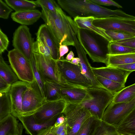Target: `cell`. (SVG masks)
<instances>
[{"mask_svg":"<svg viewBox=\"0 0 135 135\" xmlns=\"http://www.w3.org/2000/svg\"><path fill=\"white\" fill-rule=\"evenodd\" d=\"M68 84L59 83L52 80L45 81L44 97L45 101H54L62 99L60 95L61 89Z\"/></svg>","mask_w":135,"mask_h":135,"instance_id":"cell-23","label":"cell"},{"mask_svg":"<svg viewBox=\"0 0 135 135\" xmlns=\"http://www.w3.org/2000/svg\"><path fill=\"white\" fill-rule=\"evenodd\" d=\"M29 84V87L25 91L23 96L22 117L33 115L45 101L35 79H34L32 83Z\"/></svg>","mask_w":135,"mask_h":135,"instance_id":"cell-8","label":"cell"},{"mask_svg":"<svg viewBox=\"0 0 135 135\" xmlns=\"http://www.w3.org/2000/svg\"><path fill=\"white\" fill-rule=\"evenodd\" d=\"M66 104L65 101L62 99L45 101L33 115L37 123H45L62 113Z\"/></svg>","mask_w":135,"mask_h":135,"instance_id":"cell-13","label":"cell"},{"mask_svg":"<svg viewBox=\"0 0 135 135\" xmlns=\"http://www.w3.org/2000/svg\"><path fill=\"white\" fill-rule=\"evenodd\" d=\"M36 39L43 40L50 50L52 59L57 61L59 60L60 45L53 33L45 24L41 25L36 33Z\"/></svg>","mask_w":135,"mask_h":135,"instance_id":"cell-17","label":"cell"},{"mask_svg":"<svg viewBox=\"0 0 135 135\" xmlns=\"http://www.w3.org/2000/svg\"><path fill=\"white\" fill-rule=\"evenodd\" d=\"M6 4L15 12L35 9L40 7L35 1L26 0H5Z\"/></svg>","mask_w":135,"mask_h":135,"instance_id":"cell-28","label":"cell"},{"mask_svg":"<svg viewBox=\"0 0 135 135\" xmlns=\"http://www.w3.org/2000/svg\"><path fill=\"white\" fill-rule=\"evenodd\" d=\"M60 7L74 18L76 17L95 18L117 17L134 20V16L117 9L112 10L97 5L90 0H57Z\"/></svg>","mask_w":135,"mask_h":135,"instance_id":"cell-2","label":"cell"},{"mask_svg":"<svg viewBox=\"0 0 135 135\" xmlns=\"http://www.w3.org/2000/svg\"><path fill=\"white\" fill-rule=\"evenodd\" d=\"M61 114L43 123H37L33 115L25 117H21L18 119L22 124L26 133L30 135H36L42 130L53 126L58 117Z\"/></svg>","mask_w":135,"mask_h":135,"instance_id":"cell-19","label":"cell"},{"mask_svg":"<svg viewBox=\"0 0 135 135\" xmlns=\"http://www.w3.org/2000/svg\"><path fill=\"white\" fill-rule=\"evenodd\" d=\"M95 75L99 76L125 85L127 78L132 72L119 68L111 67L95 68L92 67Z\"/></svg>","mask_w":135,"mask_h":135,"instance_id":"cell-16","label":"cell"},{"mask_svg":"<svg viewBox=\"0 0 135 135\" xmlns=\"http://www.w3.org/2000/svg\"><path fill=\"white\" fill-rule=\"evenodd\" d=\"M91 98L81 104L92 116L102 120L105 110L112 102L114 95L104 88L92 86L87 89Z\"/></svg>","mask_w":135,"mask_h":135,"instance_id":"cell-3","label":"cell"},{"mask_svg":"<svg viewBox=\"0 0 135 135\" xmlns=\"http://www.w3.org/2000/svg\"><path fill=\"white\" fill-rule=\"evenodd\" d=\"M94 135H119L115 127L102 120Z\"/></svg>","mask_w":135,"mask_h":135,"instance_id":"cell-33","label":"cell"},{"mask_svg":"<svg viewBox=\"0 0 135 135\" xmlns=\"http://www.w3.org/2000/svg\"><path fill=\"white\" fill-rule=\"evenodd\" d=\"M33 38L26 26L22 25L13 34L12 44L15 49L23 54L30 61L33 56Z\"/></svg>","mask_w":135,"mask_h":135,"instance_id":"cell-11","label":"cell"},{"mask_svg":"<svg viewBox=\"0 0 135 135\" xmlns=\"http://www.w3.org/2000/svg\"><path fill=\"white\" fill-rule=\"evenodd\" d=\"M135 106V98L126 103L112 102L105 110L102 120L116 128L130 113Z\"/></svg>","mask_w":135,"mask_h":135,"instance_id":"cell-9","label":"cell"},{"mask_svg":"<svg viewBox=\"0 0 135 135\" xmlns=\"http://www.w3.org/2000/svg\"><path fill=\"white\" fill-rule=\"evenodd\" d=\"M93 25L104 31H119L135 36V20L117 17L95 18Z\"/></svg>","mask_w":135,"mask_h":135,"instance_id":"cell-10","label":"cell"},{"mask_svg":"<svg viewBox=\"0 0 135 135\" xmlns=\"http://www.w3.org/2000/svg\"><path fill=\"white\" fill-rule=\"evenodd\" d=\"M60 95L67 104H81L91 98L87 89L69 84L61 89Z\"/></svg>","mask_w":135,"mask_h":135,"instance_id":"cell-15","label":"cell"},{"mask_svg":"<svg viewBox=\"0 0 135 135\" xmlns=\"http://www.w3.org/2000/svg\"><path fill=\"white\" fill-rule=\"evenodd\" d=\"M67 127V124L66 121L62 124L55 127L52 126V127L51 131L54 135H60V134Z\"/></svg>","mask_w":135,"mask_h":135,"instance_id":"cell-42","label":"cell"},{"mask_svg":"<svg viewBox=\"0 0 135 135\" xmlns=\"http://www.w3.org/2000/svg\"><path fill=\"white\" fill-rule=\"evenodd\" d=\"M111 38L112 41L115 42L134 36L127 33L119 31H105Z\"/></svg>","mask_w":135,"mask_h":135,"instance_id":"cell-36","label":"cell"},{"mask_svg":"<svg viewBox=\"0 0 135 135\" xmlns=\"http://www.w3.org/2000/svg\"><path fill=\"white\" fill-rule=\"evenodd\" d=\"M23 126L10 114L0 121V135H22Z\"/></svg>","mask_w":135,"mask_h":135,"instance_id":"cell-20","label":"cell"},{"mask_svg":"<svg viewBox=\"0 0 135 135\" xmlns=\"http://www.w3.org/2000/svg\"><path fill=\"white\" fill-rule=\"evenodd\" d=\"M65 121V116L62 113L58 117L54 126L55 127L59 126L64 123Z\"/></svg>","mask_w":135,"mask_h":135,"instance_id":"cell-46","label":"cell"},{"mask_svg":"<svg viewBox=\"0 0 135 135\" xmlns=\"http://www.w3.org/2000/svg\"><path fill=\"white\" fill-rule=\"evenodd\" d=\"M95 18L93 17H76L74 18V20L78 28L92 32L108 42L112 41L111 38L104 30L93 25V22Z\"/></svg>","mask_w":135,"mask_h":135,"instance_id":"cell-22","label":"cell"},{"mask_svg":"<svg viewBox=\"0 0 135 135\" xmlns=\"http://www.w3.org/2000/svg\"><path fill=\"white\" fill-rule=\"evenodd\" d=\"M11 85L0 77V93L8 92Z\"/></svg>","mask_w":135,"mask_h":135,"instance_id":"cell-43","label":"cell"},{"mask_svg":"<svg viewBox=\"0 0 135 135\" xmlns=\"http://www.w3.org/2000/svg\"><path fill=\"white\" fill-rule=\"evenodd\" d=\"M7 56L11 67L19 79L29 83H32L34 78L32 69L26 57L15 49L9 51Z\"/></svg>","mask_w":135,"mask_h":135,"instance_id":"cell-7","label":"cell"},{"mask_svg":"<svg viewBox=\"0 0 135 135\" xmlns=\"http://www.w3.org/2000/svg\"><path fill=\"white\" fill-rule=\"evenodd\" d=\"M17 135V134H15V135Z\"/></svg>","mask_w":135,"mask_h":135,"instance_id":"cell-50","label":"cell"},{"mask_svg":"<svg viewBox=\"0 0 135 135\" xmlns=\"http://www.w3.org/2000/svg\"><path fill=\"white\" fill-rule=\"evenodd\" d=\"M69 51V49L67 46L63 45H60L59 48V60L63 58V56L67 53Z\"/></svg>","mask_w":135,"mask_h":135,"instance_id":"cell-45","label":"cell"},{"mask_svg":"<svg viewBox=\"0 0 135 135\" xmlns=\"http://www.w3.org/2000/svg\"><path fill=\"white\" fill-rule=\"evenodd\" d=\"M113 42L119 45L135 49V36Z\"/></svg>","mask_w":135,"mask_h":135,"instance_id":"cell-40","label":"cell"},{"mask_svg":"<svg viewBox=\"0 0 135 135\" xmlns=\"http://www.w3.org/2000/svg\"><path fill=\"white\" fill-rule=\"evenodd\" d=\"M41 17L51 30L60 45L75 46L74 35L78 28L71 17L67 15L60 8L52 12L42 7Z\"/></svg>","mask_w":135,"mask_h":135,"instance_id":"cell-1","label":"cell"},{"mask_svg":"<svg viewBox=\"0 0 135 135\" xmlns=\"http://www.w3.org/2000/svg\"><path fill=\"white\" fill-rule=\"evenodd\" d=\"M42 16L41 12L34 9L15 12L11 17L14 21L24 25H30L36 22Z\"/></svg>","mask_w":135,"mask_h":135,"instance_id":"cell-21","label":"cell"},{"mask_svg":"<svg viewBox=\"0 0 135 135\" xmlns=\"http://www.w3.org/2000/svg\"><path fill=\"white\" fill-rule=\"evenodd\" d=\"M116 128L119 135H135V106L132 111Z\"/></svg>","mask_w":135,"mask_h":135,"instance_id":"cell-24","label":"cell"},{"mask_svg":"<svg viewBox=\"0 0 135 135\" xmlns=\"http://www.w3.org/2000/svg\"><path fill=\"white\" fill-rule=\"evenodd\" d=\"M93 3L99 5L113 6L119 8L122 7L116 2L112 0H90Z\"/></svg>","mask_w":135,"mask_h":135,"instance_id":"cell-41","label":"cell"},{"mask_svg":"<svg viewBox=\"0 0 135 135\" xmlns=\"http://www.w3.org/2000/svg\"><path fill=\"white\" fill-rule=\"evenodd\" d=\"M76 36L79 43L93 62L103 63L107 66L108 52L103 49L87 30L78 28Z\"/></svg>","mask_w":135,"mask_h":135,"instance_id":"cell-5","label":"cell"},{"mask_svg":"<svg viewBox=\"0 0 135 135\" xmlns=\"http://www.w3.org/2000/svg\"><path fill=\"white\" fill-rule=\"evenodd\" d=\"M70 62L74 64L77 65H80V60L79 57H74Z\"/></svg>","mask_w":135,"mask_h":135,"instance_id":"cell-49","label":"cell"},{"mask_svg":"<svg viewBox=\"0 0 135 135\" xmlns=\"http://www.w3.org/2000/svg\"><path fill=\"white\" fill-rule=\"evenodd\" d=\"M29 85L27 82L18 81L11 85L9 91L11 103V114L17 118L22 116L23 96Z\"/></svg>","mask_w":135,"mask_h":135,"instance_id":"cell-14","label":"cell"},{"mask_svg":"<svg viewBox=\"0 0 135 135\" xmlns=\"http://www.w3.org/2000/svg\"><path fill=\"white\" fill-rule=\"evenodd\" d=\"M75 46L78 57L80 60V65L82 73L92 83L93 86L102 87L97 80L91 66L86 56V53L79 43L76 35H74ZM103 88V87H102Z\"/></svg>","mask_w":135,"mask_h":135,"instance_id":"cell-18","label":"cell"},{"mask_svg":"<svg viewBox=\"0 0 135 135\" xmlns=\"http://www.w3.org/2000/svg\"><path fill=\"white\" fill-rule=\"evenodd\" d=\"M11 109L9 92L0 93V121L11 114Z\"/></svg>","mask_w":135,"mask_h":135,"instance_id":"cell-31","label":"cell"},{"mask_svg":"<svg viewBox=\"0 0 135 135\" xmlns=\"http://www.w3.org/2000/svg\"><path fill=\"white\" fill-rule=\"evenodd\" d=\"M63 113L66 118L67 135H76L83 123L92 116L81 104L66 103Z\"/></svg>","mask_w":135,"mask_h":135,"instance_id":"cell-6","label":"cell"},{"mask_svg":"<svg viewBox=\"0 0 135 135\" xmlns=\"http://www.w3.org/2000/svg\"><path fill=\"white\" fill-rule=\"evenodd\" d=\"M101 120L91 116L83 123L76 135H94Z\"/></svg>","mask_w":135,"mask_h":135,"instance_id":"cell-25","label":"cell"},{"mask_svg":"<svg viewBox=\"0 0 135 135\" xmlns=\"http://www.w3.org/2000/svg\"><path fill=\"white\" fill-rule=\"evenodd\" d=\"M0 77L11 85L19 79L11 68L4 61L2 54H0Z\"/></svg>","mask_w":135,"mask_h":135,"instance_id":"cell-26","label":"cell"},{"mask_svg":"<svg viewBox=\"0 0 135 135\" xmlns=\"http://www.w3.org/2000/svg\"><path fill=\"white\" fill-rule=\"evenodd\" d=\"M95 77L97 80L102 87L114 96L125 87V85L102 76H96Z\"/></svg>","mask_w":135,"mask_h":135,"instance_id":"cell-30","label":"cell"},{"mask_svg":"<svg viewBox=\"0 0 135 135\" xmlns=\"http://www.w3.org/2000/svg\"><path fill=\"white\" fill-rule=\"evenodd\" d=\"M135 98V83L125 87L114 96V103L129 102Z\"/></svg>","mask_w":135,"mask_h":135,"instance_id":"cell-29","label":"cell"},{"mask_svg":"<svg viewBox=\"0 0 135 135\" xmlns=\"http://www.w3.org/2000/svg\"><path fill=\"white\" fill-rule=\"evenodd\" d=\"M36 64L44 81L50 80L67 84L63 79L57 68L56 61L42 55L33 52Z\"/></svg>","mask_w":135,"mask_h":135,"instance_id":"cell-12","label":"cell"},{"mask_svg":"<svg viewBox=\"0 0 135 135\" xmlns=\"http://www.w3.org/2000/svg\"><path fill=\"white\" fill-rule=\"evenodd\" d=\"M56 63L62 78L66 83L86 89L93 86L91 82L82 73L80 65L74 64L64 57L56 61Z\"/></svg>","mask_w":135,"mask_h":135,"instance_id":"cell-4","label":"cell"},{"mask_svg":"<svg viewBox=\"0 0 135 135\" xmlns=\"http://www.w3.org/2000/svg\"><path fill=\"white\" fill-rule=\"evenodd\" d=\"M74 54L73 51H71L66 57V59L69 61H71L74 58Z\"/></svg>","mask_w":135,"mask_h":135,"instance_id":"cell-48","label":"cell"},{"mask_svg":"<svg viewBox=\"0 0 135 135\" xmlns=\"http://www.w3.org/2000/svg\"><path fill=\"white\" fill-rule=\"evenodd\" d=\"M33 52L42 55L46 57L52 59L50 50L44 41L40 39H36V41L34 42Z\"/></svg>","mask_w":135,"mask_h":135,"instance_id":"cell-34","label":"cell"},{"mask_svg":"<svg viewBox=\"0 0 135 135\" xmlns=\"http://www.w3.org/2000/svg\"><path fill=\"white\" fill-rule=\"evenodd\" d=\"M108 54L116 55L135 52V49L118 44L114 42H108L107 46Z\"/></svg>","mask_w":135,"mask_h":135,"instance_id":"cell-32","label":"cell"},{"mask_svg":"<svg viewBox=\"0 0 135 135\" xmlns=\"http://www.w3.org/2000/svg\"><path fill=\"white\" fill-rule=\"evenodd\" d=\"M30 62L32 69L34 79L38 85L42 95L44 98V91L45 82L37 69L34 55L32 59L30 61Z\"/></svg>","mask_w":135,"mask_h":135,"instance_id":"cell-35","label":"cell"},{"mask_svg":"<svg viewBox=\"0 0 135 135\" xmlns=\"http://www.w3.org/2000/svg\"><path fill=\"white\" fill-rule=\"evenodd\" d=\"M106 66L128 64L135 62V52L116 55L108 54Z\"/></svg>","mask_w":135,"mask_h":135,"instance_id":"cell-27","label":"cell"},{"mask_svg":"<svg viewBox=\"0 0 135 135\" xmlns=\"http://www.w3.org/2000/svg\"><path fill=\"white\" fill-rule=\"evenodd\" d=\"M109 67L119 68L132 72L135 71V62L124 65H113Z\"/></svg>","mask_w":135,"mask_h":135,"instance_id":"cell-44","label":"cell"},{"mask_svg":"<svg viewBox=\"0 0 135 135\" xmlns=\"http://www.w3.org/2000/svg\"><path fill=\"white\" fill-rule=\"evenodd\" d=\"M52 126H50L42 130L36 135H54L51 131Z\"/></svg>","mask_w":135,"mask_h":135,"instance_id":"cell-47","label":"cell"},{"mask_svg":"<svg viewBox=\"0 0 135 135\" xmlns=\"http://www.w3.org/2000/svg\"><path fill=\"white\" fill-rule=\"evenodd\" d=\"M9 42L7 36L0 28V54L7 50Z\"/></svg>","mask_w":135,"mask_h":135,"instance_id":"cell-39","label":"cell"},{"mask_svg":"<svg viewBox=\"0 0 135 135\" xmlns=\"http://www.w3.org/2000/svg\"><path fill=\"white\" fill-rule=\"evenodd\" d=\"M13 10L6 3L0 0V17L7 19Z\"/></svg>","mask_w":135,"mask_h":135,"instance_id":"cell-38","label":"cell"},{"mask_svg":"<svg viewBox=\"0 0 135 135\" xmlns=\"http://www.w3.org/2000/svg\"><path fill=\"white\" fill-rule=\"evenodd\" d=\"M36 3L40 7H42L52 12H55L60 7L53 0H37Z\"/></svg>","mask_w":135,"mask_h":135,"instance_id":"cell-37","label":"cell"}]
</instances>
